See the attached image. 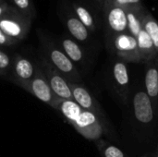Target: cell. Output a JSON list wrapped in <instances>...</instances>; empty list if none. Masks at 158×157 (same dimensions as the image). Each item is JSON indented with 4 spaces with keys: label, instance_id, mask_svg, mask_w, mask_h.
Masks as SVG:
<instances>
[{
    "label": "cell",
    "instance_id": "cell-1",
    "mask_svg": "<svg viewBox=\"0 0 158 157\" xmlns=\"http://www.w3.org/2000/svg\"><path fill=\"white\" fill-rule=\"evenodd\" d=\"M40 41L44 50V56L48 62L68 81L74 83H80L81 78L75 64L67 56V55L54 42L44 34L40 33Z\"/></svg>",
    "mask_w": 158,
    "mask_h": 157
},
{
    "label": "cell",
    "instance_id": "cell-2",
    "mask_svg": "<svg viewBox=\"0 0 158 157\" xmlns=\"http://www.w3.org/2000/svg\"><path fill=\"white\" fill-rule=\"evenodd\" d=\"M131 113L135 125L143 131H152L158 121V114L144 89L134 90L131 95Z\"/></svg>",
    "mask_w": 158,
    "mask_h": 157
},
{
    "label": "cell",
    "instance_id": "cell-3",
    "mask_svg": "<svg viewBox=\"0 0 158 157\" xmlns=\"http://www.w3.org/2000/svg\"><path fill=\"white\" fill-rule=\"evenodd\" d=\"M107 49L126 63H142L137 40L129 32L106 39Z\"/></svg>",
    "mask_w": 158,
    "mask_h": 157
},
{
    "label": "cell",
    "instance_id": "cell-4",
    "mask_svg": "<svg viewBox=\"0 0 158 157\" xmlns=\"http://www.w3.org/2000/svg\"><path fill=\"white\" fill-rule=\"evenodd\" d=\"M31 19L22 16L12 6H7L0 15V29L17 42L22 41L28 34Z\"/></svg>",
    "mask_w": 158,
    "mask_h": 157
},
{
    "label": "cell",
    "instance_id": "cell-5",
    "mask_svg": "<svg viewBox=\"0 0 158 157\" xmlns=\"http://www.w3.org/2000/svg\"><path fill=\"white\" fill-rule=\"evenodd\" d=\"M102 21L106 39L128 32L127 13L122 7L106 4L102 12Z\"/></svg>",
    "mask_w": 158,
    "mask_h": 157
},
{
    "label": "cell",
    "instance_id": "cell-6",
    "mask_svg": "<svg viewBox=\"0 0 158 157\" xmlns=\"http://www.w3.org/2000/svg\"><path fill=\"white\" fill-rule=\"evenodd\" d=\"M20 87L37 97L40 101L55 108L58 98L54 94L41 67H37L35 68V74L33 78L29 82L21 85Z\"/></svg>",
    "mask_w": 158,
    "mask_h": 157
},
{
    "label": "cell",
    "instance_id": "cell-7",
    "mask_svg": "<svg viewBox=\"0 0 158 157\" xmlns=\"http://www.w3.org/2000/svg\"><path fill=\"white\" fill-rule=\"evenodd\" d=\"M72 126L84 138L92 141H98L106 130V125L95 114L83 109Z\"/></svg>",
    "mask_w": 158,
    "mask_h": 157
},
{
    "label": "cell",
    "instance_id": "cell-8",
    "mask_svg": "<svg viewBox=\"0 0 158 157\" xmlns=\"http://www.w3.org/2000/svg\"><path fill=\"white\" fill-rule=\"evenodd\" d=\"M58 16L74 40L80 43H89L91 41L92 33L76 17L68 0L67 2L65 1L60 5V9H58Z\"/></svg>",
    "mask_w": 158,
    "mask_h": 157
},
{
    "label": "cell",
    "instance_id": "cell-9",
    "mask_svg": "<svg viewBox=\"0 0 158 157\" xmlns=\"http://www.w3.org/2000/svg\"><path fill=\"white\" fill-rule=\"evenodd\" d=\"M112 84L114 90L123 104H127L131 93V76L128 68V63L117 58L111 69Z\"/></svg>",
    "mask_w": 158,
    "mask_h": 157
},
{
    "label": "cell",
    "instance_id": "cell-10",
    "mask_svg": "<svg viewBox=\"0 0 158 157\" xmlns=\"http://www.w3.org/2000/svg\"><path fill=\"white\" fill-rule=\"evenodd\" d=\"M40 67L43 69L54 94L59 99L73 100L68 81L48 62L44 56L42 58Z\"/></svg>",
    "mask_w": 158,
    "mask_h": 157
},
{
    "label": "cell",
    "instance_id": "cell-11",
    "mask_svg": "<svg viewBox=\"0 0 158 157\" xmlns=\"http://www.w3.org/2000/svg\"><path fill=\"white\" fill-rule=\"evenodd\" d=\"M69 86L70 88L73 100L81 107V109L90 111L94 114H95L103 122L104 124L107 125V120L106 119L105 113L100 105V104L97 102V100L90 93V92L83 87L80 83H74L68 81Z\"/></svg>",
    "mask_w": 158,
    "mask_h": 157
},
{
    "label": "cell",
    "instance_id": "cell-12",
    "mask_svg": "<svg viewBox=\"0 0 158 157\" xmlns=\"http://www.w3.org/2000/svg\"><path fill=\"white\" fill-rule=\"evenodd\" d=\"M69 2L76 17L82 22L91 33H95L99 28H101L103 21L99 17L100 12L95 6H92L82 0H70Z\"/></svg>",
    "mask_w": 158,
    "mask_h": 157
},
{
    "label": "cell",
    "instance_id": "cell-13",
    "mask_svg": "<svg viewBox=\"0 0 158 157\" xmlns=\"http://www.w3.org/2000/svg\"><path fill=\"white\" fill-rule=\"evenodd\" d=\"M144 91L150 97L158 114V55L151 61L145 63Z\"/></svg>",
    "mask_w": 158,
    "mask_h": 157
},
{
    "label": "cell",
    "instance_id": "cell-14",
    "mask_svg": "<svg viewBox=\"0 0 158 157\" xmlns=\"http://www.w3.org/2000/svg\"><path fill=\"white\" fill-rule=\"evenodd\" d=\"M12 74L15 78V83L21 86L29 82L35 74V68L32 63L26 57L19 55L16 56L11 65Z\"/></svg>",
    "mask_w": 158,
    "mask_h": 157
},
{
    "label": "cell",
    "instance_id": "cell-15",
    "mask_svg": "<svg viewBox=\"0 0 158 157\" xmlns=\"http://www.w3.org/2000/svg\"><path fill=\"white\" fill-rule=\"evenodd\" d=\"M60 46L62 51L74 64H83L85 62V52L74 39L62 37L60 39Z\"/></svg>",
    "mask_w": 158,
    "mask_h": 157
},
{
    "label": "cell",
    "instance_id": "cell-16",
    "mask_svg": "<svg viewBox=\"0 0 158 157\" xmlns=\"http://www.w3.org/2000/svg\"><path fill=\"white\" fill-rule=\"evenodd\" d=\"M148 9L143 6L137 8L126 9L128 19V32L135 38L143 29V19Z\"/></svg>",
    "mask_w": 158,
    "mask_h": 157
},
{
    "label": "cell",
    "instance_id": "cell-17",
    "mask_svg": "<svg viewBox=\"0 0 158 157\" xmlns=\"http://www.w3.org/2000/svg\"><path fill=\"white\" fill-rule=\"evenodd\" d=\"M55 109L57 110L71 125L76 121L82 111L81 107L74 100H65L59 98L56 103Z\"/></svg>",
    "mask_w": 158,
    "mask_h": 157
},
{
    "label": "cell",
    "instance_id": "cell-18",
    "mask_svg": "<svg viewBox=\"0 0 158 157\" xmlns=\"http://www.w3.org/2000/svg\"><path fill=\"white\" fill-rule=\"evenodd\" d=\"M136 40L138 43L142 63L145 64L153 60L157 56L152 39L143 29L139 32V34L136 37Z\"/></svg>",
    "mask_w": 158,
    "mask_h": 157
},
{
    "label": "cell",
    "instance_id": "cell-19",
    "mask_svg": "<svg viewBox=\"0 0 158 157\" xmlns=\"http://www.w3.org/2000/svg\"><path fill=\"white\" fill-rule=\"evenodd\" d=\"M143 30L152 39L156 52L158 55V20L149 10L143 19Z\"/></svg>",
    "mask_w": 158,
    "mask_h": 157
},
{
    "label": "cell",
    "instance_id": "cell-20",
    "mask_svg": "<svg viewBox=\"0 0 158 157\" xmlns=\"http://www.w3.org/2000/svg\"><path fill=\"white\" fill-rule=\"evenodd\" d=\"M97 147L102 157H127L125 153L118 146L106 142L98 140L96 141Z\"/></svg>",
    "mask_w": 158,
    "mask_h": 157
},
{
    "label": "cell",
    "instance_id": "cell-21",
    "mask_svg": "<svg viewBox=\"0 0 158 157\" xmlns=\"http://www.w3.org/2000/svg\"><path fill=\"white\" fill-rule=\"evenodd\" d=\"M11 3L13 5L12 7L22 16L28 18L31 20L35 17L36 13L31 0H11Z\"/></svg>",
    "mask_w": 158,
    "mask_h": 157
},
{
    "label": "cell",
    "instance_id": "cell-22",
    "mask_svg": "<svg viewBox=\"0 0 158 157\" xmlns=\"http://www.w3.org/2000/svg\"><path fill=\"white\" fill-rule=\"evenodd\" d=\"M106 4H111V5L122 7L124 9L137 8V7H141L143 6L142 0H107Z\"/></svg>",
    "mask_w": 158,
    "mask_h": 157
},
{
    "label": "cell",
    "instance_id": "cell-23",
    "mask_svg": "<svg viewBox=\"0 0 158 157\" xmlns=\"http://www.w3.org/2000/svg\"><path fill=\"white\" fill-rule=\"evenodd\" d=\"M12 61L9 56L4 51L0 50V72L2 74H6L11 68Z\"/></svg>",
    "mask_w": 158,
    "mask_h": 157
},
{
    "label": "cell",
    "instance_id": "cell-24",
    "mask_svg": "<svg viewBox=\"0 0 158 157\" xmlns=\"http://www.w3.org/2000/svg\"><path fill=\"white\" fill-rule=\"evenodd\" d=\"M19 42H17L16 40L10 38L9 36H7L1 29H0V46H10V45H14L16 43H18Z\"/></svg>",
    "mask_w": 158,
    "mask_h": 157
},
{
    "label": "cell",
    "instance_id": "cell-25",
    "mask_svg": "<svg viewBox=\"0 0 158 157\" xmlns=\"http://www.w3.org/2000/svg\"><path fill=\"white\" fill-rule=\"evenodd\" d=\"M94 1V3L95 4L94 5V6L98 9V11L102 14V12H103V10H104V8H105V6H106V1L107 0H93Z\"/></svg>",
    "mask_w": 158,
    "mask_h": 157
},
{
    "label": "cell",
    "instance_id": "cell-26",
    "mask_svg": "<svg viewBox=\"0 0 158 157\" xmlns=\"http://www.w3.org/2000/svg\"><path fill=\"white\" fill-rule=\"evenodd\" d=\"M143 157H158V143L156 149H155V151L150 153V154H148V155H144Z\"/></svg>",
    "mask_w": 158,
    "mask_h": 157
},
{
    "label": "cell",
    "instance_id": "cell-27",
    "mask_svg": "<svg viewBox=\"0 0 158 157\" xmlns=\"http://www.w3.org/2000/svg\"><path fill=\"white\" fill-rule=\"evenodd\" d=\"M2 75H3V74H2V73H1V72H0V76H2Z\"/></svg>",
    "mask_w": 158,
    "mask_h": 157
},
{
    "label": "cell",
    "instance_id": "cell-28",
    "mask_svg": "<svg viewBox=\"0 0 158 157\" xmlns=\"http://www.w3.org/2000/svg\"><path fill=\"white\" fill-rule=\"evenodd\" d=\"M1 1H3V0H0V2H1Z\"/></svg>",
    "mask_w": 158,
    "mask_h": 157
}]
</instances>
